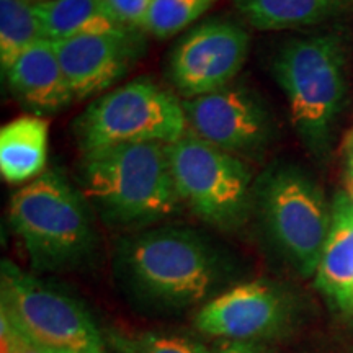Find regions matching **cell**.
<instances>
[{"mask_svg": "<svg viewBox=\"0 0 353 353\" xmlns=\"http://www.w3.org/2000/svg\"><path fill=\"white\" fill-rule=\"evenodd\" d=\"M113 270L136 307L176 314L228 290L236 263L210 237L185 226H152L118 241Z\"/></svg>", "mask_w": 353, "mask_h": 353, "instance_id": "obj_1", "label": "cell"}, {"mask_svg": "<svg viewBox=\"0 0 353 353\" xmlns=\"http://www.w3.org/2000/svg\"><path fill=\"white\" fill-rule=\"evenodd\" d=\"M74 182L105 226L131 232L152 228L183 205L164 144H121L83 152Z\"/></svg>", "mask_w": 353, "mask_h": 353, "instance_id": "obj_2", "label": "cell"}, {"mask_svg": "<svg viewBox=\"0 0 353 353\" xmlns=\"http://www.w3.org/2000/svg\"><path fill=\"white\" fill-rule=\"evenodd\" d=\"M348 48L337 30L291 38L272 59V74L286 97L290 120L304 149L327 161L347 97Z\"/></svg>", "mask_w": 353, "mask_h": 353, "instance_id": "obj_3", "label": "cell"}, {"mask_svg": "<svg viewBox=\"0 0 353 353\" xmlns=\"http://www.w3.org/2000/svg\"><path fill=\"white\" fill-rule=\"evenodd\" d=\"M8 221L37 273L77 270L99 249L94 210L61 169H48L13 193Z\"/></svg>", "mask_w": 353, "mask_h": 353, "instance_id": "obj_4", "label": "cell"}, {"mask_svg": "<svg viewBox=\"0 0 353 353\" xmlns=\"http://www.w3.org/2000/svg\"><path fill=\"white\" fill-rule=\"evenodd\" d=\"M255 210L281 257L314 276L330 229V205L314 176L294 162H273L255 179Z\"/></svg>", "mask_w": 353, "mask_h": 353, "instance_id": "obj_5", "label": "cell"}, {"mask_svg": "<svg viewBox=\"0 0 353 353\" xmlns=\"http://www.w3.org/2000/svg\"><path fill=\"white\" fill-rule=\"evenodd\" d=\"M81 152L121 144H174L188 134L183 100L149 77L97 97L72 125Z\"/></svg>", "mask_w": 353, "mask_h": 353, "instance_id": "obj_6", "label": "cell"}, {"mask_svg": "<svg viewBox=\"0 0 353 353\" xmlns=\"http://www.w3.org/2000/svg\"><path fill=\"white\" fill-rule=\"evenodd\" d=\"M0 314L51 353H105L99 325L79 299L10 260L0 265Z\"/></svg>", "mask_w": 353, "mask_h": 353, "instance_id": "obj_7", "label": "cell"}, {"mask_svg": "<svg viewBox=\"0 0 353 353\" xmlns=\"http://www.w3.org/2000/svg\"><path fill=\"white\" fill-rule=\"evenodd\" d=\"M180 200L221 231L244 226L254 211V174L244 159L187 134L167 145Z\"/></svg>", "mask_w": 353, "mask_h": 353, "instance_id": "obj_8", "label": "cell"}, {"mask_svg": "<svg viewBox=\"0 0 353 353\" xmlns=\"http://www.w3.org/2000/svg\"><path fill=\"white\" fill-rule=\"evenodd\" d=\"M188 134L241 159H260L275 139V120L263 97L244 83L183 100Z\"/></svg>", "mask_w": 353, "mask_h": 353, "instance_id": "obj_9", "label": "cell"}, {"mask_svg": "<svg viewBox=\"0 0 353 353\" xmlns=\"http://www.w3.org/2000/svg\"><path fill=\"white\" fill-rule=\"evenodd\" d=\"M250 37L231 20L211 19L196 25L175 44L167 76L185 100L231 85L244 68Z\"/></svg>", "mask_w": 353, "mask_h": 353, "instance_id": "obj_10", "label": "cell"}, {"mask_svg": "<svg viewBox=\"0 0 353 353\" xmlns=\"http://www.w3.org/2000/svg\"><path fill=\"white\" fill-rule=\"evenodd\" d=\"M291 317V299L275 281L250 280L229 286L198 309L200 332L226 342L257 343L283 332Z\"/></svg>", "mask_w": 353, "mask_h": 353, "instance_id": "obj_11", "label": "cell"}, {"mask_svg": "<svg viewBox=\"0 0 353 353\" xmlns=\"http://www.w3.org/2000/svg\"><path fill=\"white\" fill-rule=\"evenodd\" d=\"M144 33L117 32L82 34L54 41L76 100L103 95L134 68L145 50Z\"/></svg>", "mask_w": 353, "mask_h": 353, "instance_id": "obj_12", "label": "cell"}, {"mask_svg": "<svg viewBox=\"0 0 353 353\" xmlns=\"http://www.w3.org/2000/svg\"><path fill=\"white\" fill-rule=\"evenodd\" d=\"M2 76L13 99L37 117L63 112L76 100L50 39L34 43Z\"/></svg>", "mask_w": 353, "mask_h": 353, "instance_id": "obj_13", "label": "cell"}, {"mask_svg": "<svg viewBox=\"0 0 353 353\" xmlns=\"http://www.w3.org/2000/svg\"><path fill=\"white\" fill-rule=\"evenodd\" d=\"M316 286L339 307L353 298V205L343 192L330 203V229L314 275Z\"/></svg>", "mask_w": 353, "mask_h": 353, "instance_id": "obj_14", "label": "cell"}, {"mask_svg": "<svg viewBox=\"0 0 353 353\" xmlns=\"http://www.w3.org/2000/svg\"><path fill=\"white\" fill-rule=\"evenodd\" d=\"M50 126L37 114L15 118L0 130V174L7 183L26 185L46 172Z\"/></svg>", "mask_w": 353, "mask_h": 353, "instance_id": "obj_15", "label": "cell"}, {"mask_svg": "<svg viewBox=\"0 0 353 353\" xmlns=\"http://www.w3.org/2000/svg\"><path fill=\"white\" fill-rule=\"evenodd\" d=\"M237 12L262 32L303 30L341 19L353 0H234Z\"/></svg>", "mask_w": 353, "mask_h": 353, "instance_id": "obj_16", "label": "cell"}, {"mask_svg": "<svg viewBox=\"0 0 353 353\" xmlns=\"http://www.w3.org/2000/svg\"><path fill=\"white\" fill-rule=\"evenodd\" d=\"M44 39H63L82 34L131 32L110 13L105 0H41L34 3Z\"/></svg>", "mask_w": 353, "mask_h": 353, "instance_id": "obj_17", "label": "cell"}, {"mask_svg": "<svg viewBox=\"0 0 353 353\" xmlns=\"http://www.w3.org/2000/svg\"><path fill=\"white\" fill-rule=\"evenodd\" d=\"M43 38L30 0H0V69L6 74L23 52Z\"/></svg>", "mask_w": 353, "mask_h": 353, "instance_id": "obj_18", "label": "cell"}, {"mask_svg": "<svg viewBox=\"0 0 353 353\" xmlns=\"http://www.w3.org/2000/svg\"><path fill=\"white\" fill-rule=\"evenodd\" d=\"M216 0H152L144 33L167 39L182 33L196 21Z\"/></svg>", "mask_w": 353, "mask_h": 353, "instance_id": "obj_19", "label": "cell"}, {"mask_svg": "<svg viewBox=\"0 0 353 353\" xmlns=\"http://www.w3.org/2000/svg\"><path fill=\"white\" fill-rule=\"evenodd\" d=\"M108 339L120 353H211L201 342L174 332H110Z\"/></svg>", "mask_w": 353, "mask_h": 353, "instance_id": "obj_20", "label": "cell"}, {"mask_svg": "<svg viewBox=\"0 0 353 353\" xmlns=\"http://www.w3.org/2000/svg\"><path fill=\"white\" fill-rule=\"evenodd\" d=\"M113 19L123 28L144 33L145 20L152 0H105Z\"/></svg>", "mask_w": 353, "mask_h": 353, "instance_id": "obj_21", "label": "cell"}, {"mask_svg": "<svg viewBox=\"0 0 353 353\" xmlns=\"http://www.w3.org/2000/svg\"><path fill=\"white\" fill-rule=\"evenodd\" d=\"M0 345L2 353H51L21 334L3 314H0Z\"/></svg>", "mask_w": 353, "mask_h": 353, "instance_id": "obj_22", "label": "cell"}, {"mask_svg": "<svg viewBox=\"0 0 353 353\" xmlns=\"http://www.w3.org/2000/svg\"><path fill=\"white\" fill-rule=\"evenodd\" d=\"M218 353H265L257 343L249 342H224Z\"/></svg>", "mask_w": 353, "mask_h": 353, "instance_id": "obj_23", "label": "cell"}, {"mask_svg": "<svg viewBox=\"0 0 353 353\" xmlns=\"http://www.w3.org/2000/svg\"><path fill=\"white\" fill-rule=\"evenodd\" d=\"M342 157L345 172H353V128L347 132L345 139L342 144Z\"/></svg>", "mask_w": 353, "mask_h": 353, "instance_id": "obj_24", "label": "cell"}, {"mask_svg": "<svg viewBox=\"0 0 353 353\" xmlns=\"http://www.w3.org/2000/svg\"><path fill=\"white\" fill-rule=\"evenodd\" d=\"M343 193L353 205V172H345V175H343Z\"/></svg>", "mask_w": 353, "mask_h": 353, "instance_id": "obj_25", "label": "cell"}, {"mask_svg": "<svg viewBox=\"0 0 353 353\" xmlns=\"http://www.w3.org/2000/svg\"><path fill=\"white\" fill-rule=\"evenodd\" d=\"M30 2H34V3H37V2H41V0H30Z\"/></svg>", "mask_w": 353, "mask_h": 353, "instance_id": "obj_26", "label": "cell"}]
</instances>
